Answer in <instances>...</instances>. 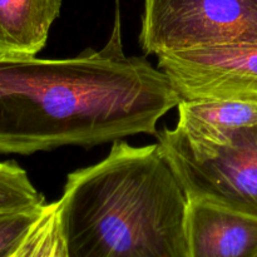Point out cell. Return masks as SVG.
<instances>
[{
    "mask_svg": "<svg viewBox=\"0 0 257 257\" xmlns=\"http://www.w3.org/2000/svg\"><path fill=\"white\" fill-rule=\"evenodd\" d=\"M181 98L148 60L125 55L119 9L100 50L65 59L0 57V153L33 155L156 135Z\"/></svg>",
    "mask_w": 257,
    "mask_h": 257,
    "instance_id": "6da1fadb",
    "label": "cell"
},
{
    "mask_svg": "<svg viewBox=\"0 0 257 257\" xmlns=\"http://www.w3.org/2000/svg\"><path fill=\"white\" fill-rule=\"evenodd\" d=\"M190 200L158 143L115 141L57 202L68 257H190Z\"/></svg>",
    "mask_w": 257,
    "mask_h": 257,
    "instance_id": "7a4b0ae2",
    "label": "cell"
},
{
    "mask_svg": "<svg viewBox=\"0 0 257 257\" xmlns=\"http://www.w3.org/2000/svg\"><path fill=\"white\" fill-rule=\"evenodd\" d=\"M157 137L188 200L257 218V124L233 131L225 143L196 140L177 127Z\"/></svg>",
    "mask_w": 257,
    "mask_h": 257,
    "instance_id": "3957f363",
    "label": "cell"
},
{
    "mask_svg": "<svg viewBox=\"0 0 257 257\" xmlns=\"http://www.w3.org/2000/svg\"><path fill=\"white\" fill-rule=\"evenodd\" d=\"M140 42L156 55L257 44V0H145Z\"/></svg>",
    "mask_w": 257,
    "mask_h": 257,
    "instance_id": "277c9868",
    "label": "cell"
},
{
    "mask_svg": "<svg viewBox=\"0 0 257 257\" xmlns=\"http://www.w3.org/2000/svg\"><path fill=\"white\" fill-rule=\"evenodd\" d=\"M181 99H257V44H227L158 54Z\"/></svg>",
    "mask_w": 257,
    "mask_h": 257,
    "instance_id": "5b68a950",
    "label": "cell"
},
{
    "mask_svg": "<svg viewBox=\"0 0 257 257\" xmlns=\"http://www.w3.org/2000/svg\"><path fill=\"white\" fill-rule=\"evenodd\" d=\"M190 257H257V218L190 201Z\"/></svg>",
    "mask_w": 257,
    "mask_h": 257,
    "instance_id": "8992f818",
    "label": "cell"
},
{
    "mask_svg": "<svg viewBox=\"0 0 257 257\" xmlns=\"http://www.w3.org/2000/svg\"><path fill=\"white\" fill-rule=\"evenodd\" d=\"M60 8L62 0H0V57H35Z\"/></svg>",
    "mask_w": 257,
    "mask_h": 257,
    "instance_id": "52a82bcc",
    "label": "cell"
},
{
    "mask_svg": "<svg viewBox=\"0 0 257 257\" xmlns=\"http://www.w3.org/2000/svg\"><path fill=\"white\" fill-rule=\"evenodd\" d=\"M176 127L196 140L225 143L236 130L257 124V99H181Z\"/></svg>",
    "mask_w": 257,
    "mask_h": 257,
    "instance_id": "ba28073f",
    "label": "cell"
},
{
    "mask_svg": "<svg viewBox=\"0 0 257 257\" xmlns=\"http://www.w3.org/2000/svg\"><path fill=\"white\" fill-rule=\"evenodd\" d=\"M44 205V196L17 162H0V213L33 210Z\"/></svg>",
    "mask_w": 257,
    "mask_h": 257,
    "instance_id": "9c48e42d",
    "label": "cell"
},
{
    "mask_svg": "<svg viewBox=\"0 0 257 257\" xmlns=\"http://www.w3.org/2000/svg\"><path fill=\"white\" fill-rule=\"evenodd\" d=\"M17 257H68L58 221L57 202L45 205Z\"/></svg>",
    "mask_w": 257,
    "mask_h": 257,
    "instance_id": "30bf717a",
    "label": "cell"
},
{
    "mask_svg": "<svg viewBox=\"0 0 257 257\" xmlns=\"http://www.w3.org/2000/svg\"><path fill=\"white\" fill-rule=\"evenodd\" d=\"M43 207L0 213V257H13L42 216Z\"/></svg>",
    "mask_w": 257,
    "mask_h": 257,
    "instance_id": "8fae6325",
    "label": "cell"
},
{
    "mask_svg": "<svg viewBox=\"0 0 257 257\" xmlns=\"http://www.w3.org/2000/svg\"><path fill=\"white\" fill-rule=\"evenodd\" d=\"M17 253H18V252H17ZM17 253H15V255H14V256H13V257H17Z\"/></svg>",
    "mask_w": 257,
    "mask_h": 257,
    "instance_id": "7c38bea8",
    "label": "cell"
}]
</instances>
